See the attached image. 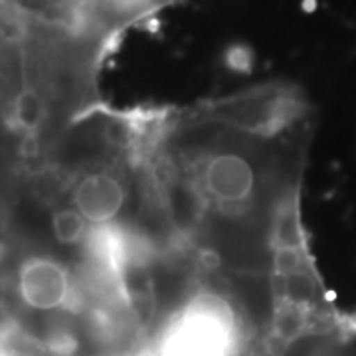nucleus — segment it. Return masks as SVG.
I'll return each instance as SVG.
<instances>
[{
  "label": "nucleus",
  "mask_w": 356,
  "mask_h": 356,
  "mask_svg": "<svg viewBox=\"0 0 356 356\" xmlns=\"http://www.w3.org/2000/svg\"><path fill=\"white\" fill-rule=\"evenodd\" d=\"M18 295L34 311H56L70 297V275L50 257H30L18 269Z\"/></svg>",
  "instance_id": "nucleus-1"
},
{
  "label": "nucleus",
  "mask_w": 356,
  "mask_h": 356,
  "mask_svg": "<svg viewBox=\"0 0 356 356\" xmlns=\"http://www.w3.org/2000/svg\"><path fill=\"white\" fill-rule=\"evenodd\" d=\"M54 238L64 245H76L86 236V218L76 208H64L54 212L51 216Z\"/></svg>",
  "instance_id": "nucleus-5"
},
{
  "label": "nucleus",
  "mask_w": 356,
  "mask_h": 356,
  "mask_svg": "<svg viewBox=\"0 0 356 356\" xmlns=\"http://www.w3.org/2000/svg\"><path fill=\"white\" fill-rule=\"evenodd\" d=\"M204 188L220 204L248 202L255 191L254 166L240 154H216L204 170Z\"/></svg>",
  "instance_id": "nucleus-2"
},
{
  "label": "nucleus",
  "mask_w": 356,
  "mask_h": 356,
  "mask_svg": "<svg viewBox=\"0 0 356 356\" xmlns=\"http://www.w3.org/2000/svg\"><path fill=\"white\" fill-rule=\"evenodd\" d=\"M14 117L22 129L34 131L38 127L42 121V102L36 91L28 89L18 95V99L14 103Z\"/></svg>",
  "instance_id": "nucleus-6"
},
{
  "label": "nucleus",
  "mask_w": 356,
  "mask_h": 356,
  "mask_svg": "<svg viewBox=\"0 0 356 356\" xmlns=\"http://www.w3.org/2000/svg\"><path fill=\"white\" fill-rule=\"evenodd\" d=\"M125 202V191L121 182L107 172H93L77 182L74 191L76 210L86 222L105 224L113 220Z\"/></svg>",
  "instance_id": "nucleus-3"
},
{
  "label": "nucleus",
  "mask_w": 356,
  "mask_h": 356,
  "mask_svg": "<svg viewBox=\"0 0 356 356\" xmlns=\"http://www.w3.org/2000/svg\"><path fill=\"white\" fill-rule=\"evenodd\" d=\"M273 245L275 248H303V232L299 226V214L295 204H283L273 224Z\"/></svg>",
  "instance_id": "nucleus-4"
},
{
  "label": "nucleus",
  "mask_w": 356,
  "mask_h": 356,
  "mask_svg": "<svg viewBox=\"0 0 356 356\" xmlns=\"http://www.w3.org/2000/svg\"><path fill=\"white\" fill-rule=\"evenodd\" d=\"M307 257L303 248H275L273 252V271L277 277H287L293 273L305 271Z\"/></svg>",
  "instance_id": "nucleus-7"
},
{
  "label": "nucleus",
  "mask_w": 356,
  "mask_h": 356,
  "mask_svg": "<svg viewBox=\"0 0 356 356\" xmlns=\"http://www.w3.org/2000/svg\"><path fill=\"white\" fill-rule=\"evenodd\" d=\"M0 255H2V245H0Z\"/></svg>",
  "instance_id": "nucleus-8"
}]
</instances>
